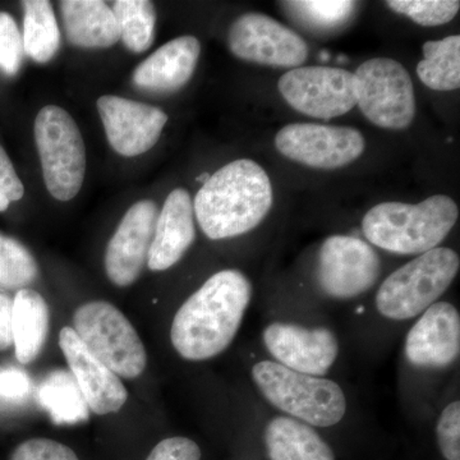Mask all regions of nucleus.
Here are the masks:
<instances>
[{
  "label": "nucleus",
  "instance_id": "nucleus-1",
  "mask_svg": "<svg viewBox=\"0 0 460 460\" xmlns=\"http://www.w3.org/2000/svg\"><path fill=\"white\" fill-rule=\"evenodd\" d=\"M251 296L252 286L241 271L217 272L175 314L172 347L190 361L219 356L237 335Z\"/></svg>",
  "mask_w": 460,
  "mask_h": 460
},
{
  "label": "nucleus",
  "instance_id": "nucleus-2",
  "mask_svg": "<svg viewBox=\"0 0 460 460\" xmlns=\"http://www.w3.org/2000/svg\"><path fill=\"white\" fill-rule=\"evenodd\" d=\"M270 178L250 159H238L215 172L202 184L193 210L202 232L217 241L246 234L271 210Z\"/></svg>",
  "mask_w": 460,
  "mask_h": 460
},
{
  "label": "nucleus",
  "instance_id": "nucleus-3",
  "mask_svg": "<svg viewBox=\"0 0 460 460\" xmlns=\"http://www.w3.org/2000/svg\"><path fill=\"white\" fill-rule=\"evenodd\" d=\"M459 217L449 196L436 195L417 205L381 202L362 220L365 237L374 246L396 255H422L438 247Z\"/></svg>",
  "mask_w": 460,
  "mask_h": 460
},
{
  "label": "nucleus",
  "instance_id": "nucleus-4",
  "mask_svg": "<svg viewBox=\"0 0 460 460\" xmlns=\"http://www.w3.org/2000/svg\"><path fill=\"white\" fill-rule=\"evenodd\" d=\"M252 377L274 407L307 425L330 428L343 420L347 401L334 381L301 374L272 361L256 363Z\"/></svg>",
  "mask_w": 460,
  "mask_h": 460
},
{
  "label": "nucleus",
  "instance_id": "nucleus-5",
  "mask_svg": "<svg viewBox=\"0 0 460 460\" xmlns=\"http://www.w3.org/2000/svg\"><path fill=\"white\" fill-rule=\"evenodd\" d=\"M460 268L452 248L436 247L390 274L376 295L378 313L390 320L413 319L447 292Z\"/></svg>",
  "mask_w": 460,
  "mask_h": 460
},
{
  "label": "nucleus",
  "instance_id": "nucleus-6",
  "mask_svg": "<svg viewBox=\"0 0 460 460\" xmlns=\"http://www.w3.org/2000/svg\"><path fill=\"white\" fill-rule=\"evenodd\" d=\"M33 132L50 195L58 201L75 199L86 174V148L74 118L63 108L48 105L39 111Z\"/></svg>",
  "mask_w": 460,
  "mask_h": 460
},
{
  "label": "nucleus",
  "instance_id": "nucleus-7",
  "mask_svg": "<svg viewBox=\"0 0 460 460\" xmlns=\"http://www.w3.org/2000/svg\"><path fill=\"white\" fill-rule=\"evenodd\" d=\"M75 332L118 377L136 378L146 368V349L129 320L109 302L80 305L74 314Z\"/></svg>",
  "mask_w": 460,
  "mask_h": 460
},
{
  "label": "nucleus",
  "instance_id": "nucleus-8",
  "mask_svg": "<svg viewBox=\"0 0 460 460\" xmlns=\"http://www.w3.org/2000/svg\"><path fill=\"white\" fill-rule=\"evenodd\" d=\"M357 105L380 128H408L416 115V96L407 69L392 58H374L356 74Z\"/></svg>",
  "mask_w": 460,
  "mask_h": 460
},
{
  "label": "nucleus",
  "instance_id": "nucleus-9",
  "mask_svg": "<svg viewBox=\"0 0 460 460\" xmlns=\"http://www.w3.org/2000/svg\"><path fill=\"white\" fill-rule=\"evenodd\" d=\"M281 96L295 111L332 119L357 105L356 75L334 66H298L281 75L278 84Z\"/></svg>",
  "mask_w": 460,
  "mask_h": 460
},
{
  "label": "nucleus",
  "instance_id": "nucleus-10",
  "mask_svg": "<svg viewBox=\"0 0 460 460\" xmlns=\"http://www.w3.org/2000/svg\"><path fill=\"white\" fill-rule=\"evenodd\" d=\"M278 151L314 169H338L356 162L365 153V137L352 127L293 123L275 136Z\"/></svg>",
  "mask_w": 460,
  "mask_h": 460
},
{
  "label": "nucleus",
  "instance_id": "nucleus-11",
  "mask_svg": "<svg viewBox=\"0 0 460 460\" xmlns=\"http://www.w3.org/2000/svg\"><path fill=\"white\" fill-rule=\"evenodd\" d=\"M381 260L362 239L332 235L323 242L317 262V283L326 296L349 299L376 284Z\"/></svg>",
  "mask_w": 460,
  "mask_h": 460
},
{
  "label": "nucleus",
  "instance_id": "nucleus-12",
  "mask_svg": "<svg viewBox=\"0 0 460 460\" xmlns=\"http://www.w3.org/2000/svg\"><path fill=\"white\" fill-rule=\"evenodd\" d=\"M228 47L239 59L275 68H298L308 57L302 36L262 13L239 16L230 26Z\"/></svg>",
  "mask_w": 460,
  "mask_h": 460
},
{
  "label": "nucleus",
  "instance_id": "nucleus-13",
  "mask_svg": "<svg viewBox=\"0 0 460 460\" xmlns=\"http://www.w3.org/2000/svg\"><path fill=\"white\" fill-rule=\"evenodd\" d=\"M157 215V206L150 199L136 202L124 215L105 252V271L114 286H131L140 277L153 243Z\"/></svg>",
  "mask_w": 460,
  "mask_h": 460
},
{
  "label": "nucleus",
  "instance_id": "nucleus-14",
  "mask_svg": "<svg viewBox=\"0 0 460 460\" xmlns=\"http://www.w3.org/2000/svg\"><path fill=\"white\" fill-rule=\"evenodd\" d=\"M96 105L109 144L123 156H137L151 150L168 122V115L159 108L120 96H102Z\"/></svg>",
  "mask_w": 460,
  "mask_h": 460
},
{
  "label": "nucleus",
  "instance_id": "nucleus-15",
  "mask_svg": "<svg viewBox=\"0 0 460 460\" xmlns=\"http://www.w3.org/2000/svg\"><path fill=\"white\" fill-rule=\"evenodd\" d=\"M262 338L278 363L301 374L319 377L338 358L337 337L326 328L274 323L263 330Z\"/></svg>",
  "mask_w": 460,
  "mask_h": 460
},
{
  "label": "nucleus",
  "instance_id": "nucleus-16",
  "mask_svg": "<svg viewBox=\"0 0 460 460\" xmlns=\"http://www.w3.org/2000/svg\"><path fill=\"white\" fill-rule=\"evenodd\" d=\"M460 314L449 302L429 307L408 332L405 356L420 368H444L458 358Z\"/></svg>",
  "mask_w": 460,
  "mask_h": 460
},
{
  "label": "nucleus",
  "instance_id": "nucleus-17",
  "mask_svg": "<svg viewBox=\"0 0 460 460\" xmlns=\"http://www.w3.org/2000/svg\"><path fill=\"white\" fill-rule=\"evenodd\" d=\"M59 345L89 410L99 416L119 411L128 398L119 377L89 352L74 328L60 330Z\"/></svg>",
  "mask_w": 460,
  "mask_h": 460
},
{
  "label": "nucleus",
  "instance_id": "nucleus-18",
  "mask_svg": "<svg viewBox=\"0 0 460 460\" xmlns=\"http://www.w3.org/2000/svg\"><path fill=\"white\" fill-rule=\"evenodd\" d=\"M201 44L195 36L172 39L133 72V84L147 93H174L186 86L198 66Z\"/></svg>",
  "mask_w": 460,
  "mask_h": 460
},
{
  "label": "nucleus",
  "instance_id": "nucleus-19",
  "mask_svg": "<svg viewBox=\"0 0 460 460\" xmlns=\"http://www.w3.org/2000/svg\"><path fill=\"white\" fill-rule=\"evenodd\" d=\"M195 210L190 193L175 189L166 198L157 215L155 233L148 252L147 265L153 271H164L175 265L196 238Z\"/></svg>",
  "mask_w": 460,
  "mask_h": 460
},
{
  "label": "nucleus",
  "instance_id": "nucleus-20",
  "mask_svg": "<svg viewBox=\"0 0 460 460\" xmlns=\"http://www.w3.org/2000/svg\"><path fill=\"white\" fill-rule=\"evenodd\" d=\"M66 40L83 49H107L120 40L113 9L100 0L59 3Z\"/></svg>",
  "mask_w": 460,
  "mask_h": 460
},
{
  "label": "nucleus",
  "instance_id": "nucleus-21",
  "mask_svg": "<svg viewBox=\"0 0 460 460\" xmlns=\"http://www.w3.org/2000/svg\"><path fill=\"white\" fill-rule=\"evenodd\" d=\"M49 332V308L40 293L20 289L13 299L12 334L14 352L21 365H29L38 358Z\"/></svg>",
  "mask_w": 460,
  "mask_h": 460
},
{
  "label": "nucleus",
  "instance_id": "nucleus-22",
  "mask_svg": "<svg viewBox=\"0 0 460 460\" xmlns=\"http://www.w3.org/2000/svg\"><path fill=\"white\" fill-rule=\"evenodd\" d=\"M270 460H335L334 453L307 423L290 417H277L265 429Z\"/></svg>",
  "mask_w": 460,
  "mask_h": 460
},
{
  "label": "nucleus",
  "instance_id": "nucleus-23",
  "mask_svg": "<svg viewBox=\"0 0 460 460\" xmlns=\"http://www.w3.org/2000/svg\"><path fill=\"white\" fill-rule=\"evenodd\" d=\"M23 50L38 63H48L60 47V31L53 7L47 0H25L22 3Z\"/></svg>",
  "mask_w": 460,
  "mask_h": 460
},
{
  "label": "nucleus",
  "instance_id": "nucleus-24",
  "mask_svg": "<svg viewBox=\"0 0 460 460\" xmlns=\"http://www.w3.org/2000/svg\"><path fill=\"white\" fill-rule=\"evenodd\" d=\"M39 399L58 425H72L89 419V407L83 392L69 372H51L39 387Z\"/></svg>",
  "mask_w": 460,
  "mask_h": 460
},
{
  "label": "nucleus",
  "instance_id": "nucleus-25",
  "mask_svg": "<svg viewBox=\"0 0 460 460\" xmlns=\"http://www.w3.org/2000/svg\"><path fill=\"white\" fill-rule=\"evenodd\" d=\"M423 59L417 66L420 80L431 90L453 91L460 86V38L447 36L443 40L423 45Z\"/></svg>",
  "mask_w": 460,
  "mask_h": 460
},
{
  "label": "nucleus",
  "instance_id": "nucleus-26",
  "mask_svg": "<svg viewBox=\"0 0 460 460\" xmlns=\"http://www.w3.org/2000/svg\"><path fill=\"white\" fill-rule=\"evenodd\" d=\"M111 9L117 18L123 44L133 53L150 49L155 39L154 3L148 0H117Z\"/></svg>",
  "mask_w": 460,
  "mask_h": 460
},
{
  "label": "nucleus",
  "instance_id": "nucleus-27",
  "mask_svg": "<svg viewBox=\"0 0 460 460\" xmlns=\"http://www.w3.org/2000/svg\"><path fill=\"white\" fill-rule=\"evenodd\" d=\"M281 4L296 22L319 33L332 32L347 25L357 8L356 2L345 0H302Z\"/></svg>",
  "mask_w": 460,
  "mask_h": 460
},
{
  "label": "nucleus",
  "instance_id": "nucleus-28",
  "mask_svg": "<svg viewBox=\"0 0 460 460\" xmlns=\"http://www.w3.org/2000/svg\"><path fill=\"white\" fill-rule=\"evenodd\" d=\"M38 275V263L30 251L16 239L0 234V288L25 289Z\"/></svg>",
  "mask_w": 460,
  "mask_h": 460
},
{
  "label": "nucleus",
  "instance_id": "nucleus-29",
  "mask_svg": "<svg viewBox=\"0 0 460 460\" xmlns=\"http://www.w3.org/2000/svg\"><path fill=\"white\" fill-rule=\"evenodd\" d=\"M386 5L396 13L426 27L450 22L460 9L458 0H389Z\"/></svg>",
  "mask_w": 460,
  "mask_h": 460
},
{
  "label": "nucleus",
  "instance_id": "nucleus-30",
  "mask_svg": "<svg viewBox=\"0 0 460 460\" xmlns=\"http://www.w3.org/2000/svg\"><path fill=\"white\" fill-rule=\"evenodd\" d=\"M22 35L16 21L11 14L0 12V71L7 75H14L22 66Z\"/></svg>",
  "mask_w": 460,
  "mask_h": 460
},
{
  "label": "nucleus",
  "instance_id": "nucleus-31",
  "mask_svg": "<svg viewBox=\"0 0 460 460\" xmlns=\"http://www.w3.org/2000/svg\"><path fill=\"white\" fill-rule=\"evenodd\" d=\"M438 443L447 460H460V402H450L438 422Z\"/></svg>",
  "mask_w": 460,
  "mask_h": 460
},
{
  "label": "nucleus",
  "instance_id": "nucleus-32",
  "mask_svg": "<svg viewBox=\"0 0 460 460\" xmlns=\"http://www.w3.org/2000/svg\"><path fill=\"white\" fill-rule=\"evenodd\" d=\"M11 460H80L71 447L49 440V438H31L18 445L12 454Z\"/></svg>",
  "mask_w": 460,
  "mask_h": 460
},
{
  "label": "nucleus",
  "instance_id": "nucleus-33",
  "mask_svg": "<svg viewBox=\"0 0 460 460\" xmlns=\"http://www.w3.org/2000/svg\"><path fill=\"white\" fill-rule=\"evenodd\" d=\"M23 195L25 187L4 148L0 146V213L7 210L11 202L20 201Z\"/></svg>",
  "mask_w": 460,
  "mask_h": 460
},
{
  "label": "nucleus",
  "instance_id": "nucleus-34",
  "mask_svg": "<svg viewBox=\"0 0 460 460\" xmlns=\"http://www.w3.org/2000/svg\"><path fill=\"white\" fill-rule=\"evenodd\" d=\"M199 459H201V450H199V445L190 438H181V436L160 441L146 458V460Z\"/></svg>",
  "mask_w": 460,
  "mask_h": 460
},
{
  "label": "nucleus",
  "instance_id": "nucleus-35",
  "mask_svg": "<svg viewBox=\"0 0 460 460\" xmlns=\"http://www.w3.org/2000/svg\"><path fill=\"white\" fill-rule=\"evenodd\" d=\"M31 392V381L26 372L16 367H5L0 370V401L21 402L25 401Z\"/></svg>",
  "mask_w": 460,
  "mask_h": 460
},
{
  "label": "nucleus",
  "instance_id": "nucleus-36",
  "mask_svg": "<svg viewBox=\"0 0 460 460\" xmlns=\"http://www.w3.org/2000/svg\"><path fill=\"white\" fill-rule=\"evenodd\" d=\"M12 313L13 301L7 295L0 293V350L8 349L13 344Z\"/></svg>",
  "mask_w": 460,
  "mask_h": 460
}]
</instances>
